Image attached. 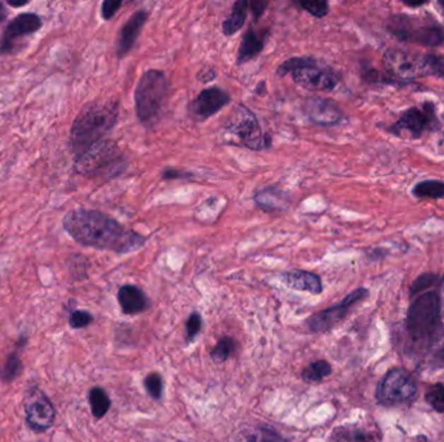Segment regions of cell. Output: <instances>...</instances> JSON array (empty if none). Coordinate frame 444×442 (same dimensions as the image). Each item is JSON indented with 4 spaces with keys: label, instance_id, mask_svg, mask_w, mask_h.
<instances>
[{
    "label": "cell",
    "instance_id": "cell-1",
    "mask_svg": "<svg viewBox=\"0 0 444 442\" xmlns=\"http://www.w3.org/2000/svg\"><path fill=\"white\" fill-rule=\"evenodd\" d=\"M63 226L78 244L100 251L127 254L146 244V237L99 210L74 209L64 217Z\"/></svg>",
    "mask_w": 444,
    "mask_h": 442
},
{
    "label": "cell",
    "instance_id": "cell-2",
    "mask_svg": "<svg viewBox=\"0 0 444 442\" xmlns=\"http://www.w3.org/2000/svg\"><path fill=\"white\" fill-rule=\"evenodd\" d=\"M119 119V104L116 102L90 103L80 112L71 129V150L77 157L102 142Z\"/></svg>",
    "mask_w": 444,
    "mask_h": 442
},
{
    "label": "cell",
    "instance_id": "cell-3",
    "mask_svg": "<svg viewBox=\"0 0 444 442\" xmlns=\"http://www.w3.org/2000/svg\"><path fill=\"white\" fill-rule=\"evenodd\" d=\"M169 97V82L164 71H146L135 87L136 117L143 126L152 127L160 119Z\"/></svg>",
    "mask_w": 444,
    "mask_h": 442
},
{
    "label": "cell",
    "instance_id": "cell-4",
    "mask_svg": "<svg viewBox=\"0 0 444 442\" xmlns=\"http://www.w3.org/2000/svg\"><path fill=\"white\" fill-rule=\"evenodd\" d=\"M440 299L436 292L422 293L416 297L408 311L407 327L416 341H431L440 331Z\"/></svg>",
    "mask_w": 444,
    "mask_h": 442
},
{
    "label": "cell",
    "instance_id": "cell-5",
    "mask_svg": "<svg viewBox=\"0 0 444 442\" xmlns=\"http://www.w3.org/2000/svg\"><path fill=\"white\" fill-rule=\"evenodd\" d=\"M125 165L116 143L102 141L77 157L76 170L83 175H117L125 170Z\"/></svg>",
    "mask_w": 444,
    "mask_h": 442
},
{
    "label": "cell",
    "instance_id": "cell-6",
    "mask_svg": "<svg viewBox=\"0 0 444 442\" xmlns=\"http://www.w3.org/2000/svg\"><path fill=\"white\" fill-rule=\"evenodd\" d=\"M231 114L233 116L225 125V129L235 135L246 148L262 150L270 147V138L262 133L260 122L254 112L240 104Z\"/></svg>",
    "mask_w": 444,
    "mask_h": 442
},
{
    "label": "cell",
    "instance_id": "cell-7",
    "mask_svg": "<svg viewBox=\"0 0 444 442\" xmlns=\"http://www.w3.org/2000/svg\"><path fill=\"white\" fill-rule=\"evenodd\" d=\"M293 82L308 91H333L339 83V74L329 66H320L317 60L304 56L303 63L291 73Z\"/></svg>",
    "mask_w": 444,
    "mask_h": 442
},
{
    "label": "cell",
    "instance_id": "cell-8",
    "mask_svg": "<svg viewBox=\"0 0 444 442\" xmlns=\"http://www.w3.org/2000/svg\"><path fill=\"white\" fill-rule=\"evenodd\" d=\"M390 32L399 40H411L426 47H436L444 42L443 29L439 25H414L411 17H394L390 21Z\"/></svg>",
    "mask_w": 444,
    "mask_h": 442
},
{
    "label": "cell",
    "instance_id": "cell-9",
    "mask_svg": "<svg viewBox=\"0 0 444 442\" xmlns=\"http://www.w3.org/2000/svg\"><path fill=\"white\" fill-rule=\"evenodd\" d=\"M416 390L412 376L402 369H394L382 379L377 398L382 405L397 406L411 401L416 395Z\"/></svg>",
    "mask_w": 444,
    "mask_h": 442
},
{
    "label": "cell",
    "instance_id": "cell-10",
    "mask_svg": "<svg viewBox=\"0 0 444 442\" xmlns=\"http://www.w3.org/2000/svg\"><path fill=\"white\" fill-rule=\"evenodd\" d=\"M438 125L434 104H423L421 108H411L405 111L391 131L394 134H409L412 138H420L426 130H431Z\"/></svg>",
    "mask_w": 444,
    "mask_h": 442
},
{
    "label": "cell",
    "instance_id": "cell-11",
    "mask_svg": "<svg viewBox=\"0 0 444 442\" xmlns=\"http://www.w3.org/2000/svg\"><path fill=\"white\" fill-rule=\"evenodd\" d=\"M26 422L35 432H46L55 420V407L47 395L35 388L25 398Z\"/></svg>",
    "mask_w": 444,
    "mask_h": 442
},
{
    "label": "cell",
    "instance_id": "cell-12",
    "mask_svg": "<svg viewBox=\"0 0 444 442\" xmlns=\"http://www.w3.org/2000/svg\"><path fill=\"white\" fill-rule=\"evenodd\" d=\"M231 97L220 87H209L203 90L190 104L189 116L197 122H203L221 111L223 107L230 103Z\"/></svg>",
    "mask_w": 444,
    "mask_h": 442
},
{
    "label": "cell",
    "instance_id": "cell-13",
    "mask_svg": "<svg viewBox=\"0 0 444 442\" xmlns=\"http://www.w3.org/2000/svg\"><path fill=\"white\" fill-rule=\"evenodd\" d=\"M366 296H368V291L365 288H358L356 291L349 293L341 304L325 309L317 314L310 316L307 322L308 328L312 332H322L332 328L335 324L341 322L352 305H355L358 301L364 300Z\"/></svg>",
    "mask_w": 444,
    "mask_h": 442
},
{
    "label": "cell",
    "instance_id": "cell-14",
    "mask_svg": "<svg viewBox=\"0 0 444 442\" xmlns=\"http://www.w3.org/2000/svg\"><path fill=\"white\" fill-rule=\"evenodd\" d=\"M383 65L390 76L400 80H408L422 76L421 57L411 55L403 49H389L383 56Z\"/></svg>",
    "mask_w": 444,
    "mask_h": 442
},
{
    "label": "cell",
    "instance_id": "cell-15",
    "mask_svg": "<svg viewBox=\"0 0 444 442\" xmlns=\"http://www.w3.org/2000/svg\"><path fill=\"white\" fill-rule=\"evenodd\" d=\"M307 117L320 126H333L341 122L343 113L338 104L321 96H310L303 104Z\"/></svg>",
    "mask_w": 444,
    "mask_h": 442
},
{
    "label": "cell",
    "instance_id": "cell-16",
    "mask_svg": "<svg viewBox=\"0 0 444 442\" xmlns=\"http://www.w3.org/2000/svg\"><path fill=\"white\" fill-rule=\"evenodd\" d=\"M42 28V20L35 13H21L20 16L15 17L9 23L4 35L0 42V54L9 52L13 46L15 40L23 38L26 35H30L38 32Z\"/></svg>",
    "mask_w": 444,
    "mask_h": 442
},
{
    "label": "cell",
    "instance_id": "cell-17",
    "mask_svg": "<svg viewBox=\"0 0 444 442\" xmlns=\"http://www.w3.org/2000/svg\"><path fill=\"white\" fill-rule=\"evenodd\" d=\"M147 18H148V12L146 9H139L133 13L125 25L121 28L119 38H117V47H116L117 57L122 59L130 52Z\"/></svg>",
    "mask_w": 444,
    "mask_h": 442
},
{
    "label": "cell",
    "instance_id": "cell-18",
    "mask_svg": "<svg viewBox=\"0 0 444 442\" xmlns=\"http://www.w3.org/2000/svg\"><path fill=\"white\" fill-rule=\"evenodd\" d=\"M117 300L122 311L127 316H135L148 308L147 296L135 285H122L117 293Z\"/></svg>",
    "mask_w": 444,
    "mask_h": 442
},
{
    "label": "cell",
    "instance_id": "cell-19",
    "mask_svg": "<svg viewBox=\"0 0 444 442\" xmlns=\"http://www.w3.org/2000/svg\"><path fill=\"white\" fill-rule=\"evenodd\" d=\"M254 200L256 205L267 212H284L291 203L288 193L277 187H265L255 192Z\"/></svg>",
    "mask_w": 444,
    "mask_h": 442
},
{
    "label": "cell",
    "instance_id": "cell-20",
    "mask_svg": "<svg viewBox=\"0 0 444 442\" xmlns=\"http://www.w3.org/2000/svg\"><path fill=\"white\" fill-rule=\"evenodd\" d=\"M268 32H256L254 28H250L240 42L237 57V65H242L252 60L264 49L267 43Z\"/></svg>",
    "mask_w": 444,
    "mask_h": 442
},
{
    "label": "cell",
    "instance_id": "cell-21",
    "mask_svg": "<svg viewBox=\"0 0 444 442\" xmlns=\"http://www.w3.org/2000/svg\"><path fill=\"white\" fill-rule=\"evenodd\" d=\"M284 282L290 288L296 291H305L312 294H320L322 292V283L321 279L316 274L303 270H291L287 271L284 275Z\"/></svg>",
    "mask_w": 444,
    "mask_h": 442
},
{
    "label": "cell",
    "instance_id": "cell-22",
    "mask_svg": "<svg viewBox=\"0 0 444 442\" xmlns=\"http://www.w3.org/2000/svg\"><path fill=\"white\" fill-rule=\"evenodd\" d=\"M330 442H378L375 434L361 426H341L334 429Z\"/></svg>",
    "mask_w": 444,
    "mask_h": 442
},
{
    "label": "cell",
    "instance_id": "cell-23",
    "mask_svg": "<svg viewBox=\"0 0 444 442\" xmlns=\"http://www.w3.org/2000/svg\"><path fill=\"white\" fill-rule=\"evenodd\" d=\"M233 442H287L277 431L268 426H251L239 432Z\"/></svg>",
    "mask_w": 444,
    "mask_h": 442
},
{
    "label": "cell",
    "instance_id": "cell-24",
    "mask_svg": "<svg viewBox=\"0 0 444 442\" xmlns=\"http://www.w3.org/2000/svg\"><path fill=\"white\" fill-rule=\"evenodd\" d=\"M248 6L250 3L246 0H238L233 4L230 15L222 23V32L226 37L234 35L242 29V26L246 23Z\"/></svg>",
    "mask_w": 444,
    "mask_h": 442
},
{
    "label": "cell",
    "instance_id": "cell-25",
    "mask_svg": "<svg viewBox=\"0 0 444 442\" xmlns=\"http://www.w3.org/2000/svg\"><path fill=\"white\" fill-rule=\"evenodd\" d=\"M88 402L91 406L93 415L96 419H102L104 415L108 412L111 407V400L108 395L105 393V390L102 388H93L88 393Z\"/></svg>",
    "mask_w": 444,
    "mask_h": 442
},
{
    "label": "cell",
    "instance_id": "cell-26",
    "mask_svg": "<svg viewBox=\"0 0 444 442\" xmlns=\"http://www.w3.org/2000/svg\"><path fill=\"white\" fill-rule=\"evenodd\" d=\"M413 195L419 198H443L444 182L423 181V182L417 183L413 189Z\"/></svg>",
    "mask_w": 444,
    "mask_h": 442
},
{
    "label": "cell",
    "instance_id": "cell-27",
    "mask_svg": "<svg viewBox=\"0 0 444 442\" xmlns=\"http://www.w3.org/2000/svg\"><path fill=\"white\" fill-rule=\"evenodd\" d=\"M332 374V366L326 361H317L305 367L302 372V378L308 383H316Z\"/></svg>",
    "mask_w": 444,
    "mask_h": 442
},
{
    "label": "cell",
    "instance_id": "cell-28",
    "mask_svg": "<svg viewBox=\"0 0 444 442\" xmlns=\"http://www.w3.org/2000/svg\"><path fill=\"white\" fill-rule=\"evenodd\" d=\"M21 367H23L21 358H20L17 352H13V353L9 354L7 361H6V364L1 367V370H0V378H1L3 381H6V383H11V381H13V380L16 379L17 376L20 375Z\"/></svg>",
    "mask_w": 444,
    "mask_h": 442
},
{
    "label": "cell",
    "instance_id": "cell-29",
    "mask_svg": "<svg viewBox=\"0 0 444 442\" xmlns=\"http://www.w3.org/2000/svg\"><path fill=\"white\" fill-rule=\"evenodd\" d=\"M422 74H431L444 78V60L438 55H425L421 57Z\"/></svg>",
    "mask_w": 444,
    "mask_h": 442
},
{
    "label": "cell",
    "instance_id": "cell-30",
    "mask_svg": "<svg viewBox=\"0 0 444 442\" xmlns=\"http://www.w3.org/2000/svg\"><path fill=\"white\" fill-rule=\"evenodd\" d=\"M234 345H235L234 340L230 339V338H222V339L218 340L217 345L214 347V350L211 353L212 359L217 364L225 362L231 356V353L234 350Z\"/></svg>",
    "mask_w": 444,
    "mask_h": 442
},
{
    "label": "cell",
    "instance_id": "cell-31",
    "mask_svg": "<svg viewBox=\"0 0 444 442\" xmlns=\"http://www.w3.org/2000/svg\"><path fill=\"white\" fill-rule=\"evenodd\" d=\"M431 345V362L434 366H444V331L438 332L433 340Z\"/></svg>",
    "mask_w": 444,
    "mask_h": 442
},
{
    "label": "cell",
    "instance_id": "cell-32",
    "mask_svg": "<svg viewBox=\"0 0 444 442\" xmlns=\"http://www.w3.org/2000/svg\"><path fill=\"white\" fill-rule=\"evenodd\" d=\"M426 401L430 403V406L434 410L443 412L444 411V387L440 384H436L434 387L430 388L426 393Z\"/></svg>",
    "mask_w": 444,
    "mask_h": 442
},
{
    "label": "cell",
    "instance_id": "cell-33",
    "mask_svg": "<svg viewBox=\"0 0 444 442\" xmlns=\"http://www.w3.org/2000/svg\"><path fill=\"white\" fill-rule=\"evenodd\" d=\"M298 4L300 8L317 18H322L329 13V3L326 1H298Z\"/></svg>",
    "mask_w": 444,
    "mask_h": 442
},
{
    "label": "cell",
    "instance_id": "cell-34",
    "mask_svg": "<svg viewBox=\"0 0 444 442\" xmlns=\"http://www.w3.org/2000/svg\"><path fill=\"white\" fill-rule=\"evenodd\" d=\"M144 387L147 389V392L150 393L152 398L160 400L163 395V379L159 374H150L146 379H144Z\"/></svg>",
    "mask_w": 444,
    "mask_h": 442
},
{
    "label": "cell",
    "instance_id": "cell-35",
    "mask_svg": "<svg viewBox=\"0 0 444 442\" xmlns=\"http://www.w3.org/2000/svg\"><path fill=\"white\" fill-rule=\"evenodd\" d=\"M91 322H93V316L83 310H76L69 316V324L71 328H76V330L88 327Z\"/></svg>",
    "mask_w": 444,
    "mask_h": 442
},
{
    "label": "cell",
    "instance_id": "cell-36",
    "mask_svg": "<svg viewBox=\"0 0 444 442\" xmlns=\"http://www.w3.org/2000/svg\"><path fill=\"white\" fill-rule=\"evenodd\" d=\"M436 280H438V277L434 274H423L414 280L411 292L412 294L423 292L425 289H428V287L436 285Z\"/></svg>",
    "mask_w": 444,
    "mask_h": 442
},
{
    "label": "cell",
    "instance_id": "cell-37",
    "mask_svg": "<svg viewBox=\"0 0 444 442\" xmlns=\"http://www.w3.org/2000/svg\"><path fill=\"white\" fill-rule=\"evenodd\" d=\"M201 316H199L198 313H194L191 314L187 324H186V330H187V339L189 341L194 339L197 335H198L200 330H201Z\"/></svg>",
    "mask_w": 444,
    "mask_h": 442
},
{
    "label": "cell",
    "instance_id": "cell-38",
    "mask_svg": "<svg viewBox=\"0 0 444 442\" xmlns=\"http://www.w3.org/2000/svg\"><path fill=\"white\" fill-rule=\"evenodd\" d=\"M121 6H122L121 0H105L102 4V17L104 20H111L121 8Z\"/></svg>",
    "mask_w": 444,
    "mask_h": 442
},
{
    "label": "cell",
    "instance_id": "cell-39",
    "mask_svg": "<svg viewBox=\"0 0 444 442\" xmlns=\"http://www.w3.org/2000/svg\"><path fill=\"white\" fill-rule=\"evenodd\" d=\"M217 77V71L214 69V66H204L203 69L199 71L197 74V79L201 83H208V82H212Z\"/></svg>",
    "mask_w": 444,
    "mask_h": 442
},
{
    "label": "cell",
    "instance_id": "cell-40",
    "mask_svg": "<svg viewBox=\"0 0 444 442\" xmlns=\"http://www.w3.org/2000/svg\"><path fill=\"white\" fill-rule=\"evenodd\" d=\"M269 6V1H264V0H255L252 3H250V8L252 11L255 20H259L262 13L265 12L267 7Z\"/></svg>",
    "mask_w": 444,
    "mask_h": 442
},
{
    "label": "cell",
    "instance_id": "cell-41",
    "mask_svg": "<svg viewBox=\"0 0 444 442\" xmlns=\"http://www.w3.org/2000/svg\"><path fill=\"white\" fill-rule=\"evenodd\" d=\"M182 178H191V174L183 173L181 170L167 169L163 173V179H182Z\"/></svg>",
    "mask_w": 444,
    "mask_h": 442
},
{
    "label": "cell",
    "instance_id": "cell-42",
    "mask_svg": "<svg viewBox=\"0 0 444 442\" xmlns=\"http://www.w3.org/2000/svg\"><path fill=\"white\" fill-rule=\"evenodd\" d=\"M439 299H440V314L444 316V279L443 285H442V294L439 296Z\"/></svg>",
    "mask_w": 444,
    "mask_h": 442
},
{
    "label": "cell",
    "instance_id": "cell-43",
    "mask_svg": "<svg viewBox=\"0 0 444 442\" xmlns=\"http://www.w3.org/2000/svg\"><path fill=\"white\" fill-rule=\"evenodd\" d=\"M9 6H12V7H24L28 4V1H8Z\"/></svg>",
    "mask_w": 444,
    "mask_h": 442
},
{
    "label": "cell",
    "instance_id": "cell-44",
    "mask_svg": "<svg viewBox=\"0 0 444 442\" xmlns=\"http://www.w3.org/2000/svg\"><path fill=\"white\" fill-rule=\"evenodd\" d=\"M423 4H425L423 1H420V3H416V1L408 3V1H405V6H408V7H419V6H423Z\"/></svg>",
    "mask_w": 444,
    "mask_h": 442
},
{
    "label": "cell",
    "instance_id": "cell-45",
    "mask_svg": "<svg viewBox=\"0 0 444 442\" xmlns=\"http://www.w3.org/2000/svg\"><path fill=\"white\" fill-rule=\"evenodd\" d=\"M438 6L442 8V12L444 13V1H439V3H438Z\"/></svg>",
    "mask_w": 444,
    "mask_h": 442
}]
</instances>
